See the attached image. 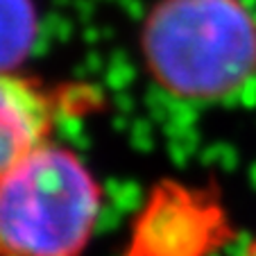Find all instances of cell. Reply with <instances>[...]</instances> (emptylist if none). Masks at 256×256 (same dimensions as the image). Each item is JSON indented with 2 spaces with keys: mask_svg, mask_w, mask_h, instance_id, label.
<instances>
[{
  "mask_svg": "<svg viewBox=\"0 0 256 256\" xmlns=\"http://www.w3.org/2000/svg\"><path fill=\"white\" fill-rule=\"evenodd\" d=\"M140 46L156 82L184 98L229 96L256 75V20L240 0H161Z\"/></svg>",
  "mask_w": 256,
  "mask_h": 256,
  "instance_id": "6da1fadb",
  "label": "cell"
},
{
  "mask_svg": "<svg viewBox=\"0 0 256 256\" xmlns=\"http://www.w3.org/2000/svg\"><path fill=\"white\" fill-rule=\"evenodd\" d=\"M102 190L75 152L46 140L0 182V256H80Z\"/></svg>",
  "mask_w": 256,
  "mask_h": 256,
  "instance_id": "7a4b0ae2",
  "label": "cell"
},
{
  "mask_svg": "<svg viewBox=\"0 0 256 256\" xmlns=\"http://www.w3.org/2000/svg\"><path fill=\"white\" fill-rule=\"evenodd\" d=\"M66 109L70 106L59 91L0 70V182L18 161L50 140Z\"/></svg>",
  "mask_w": 256,
  "mask_h": 256,
  "instance_id": "3957f363",
  "label": "cell"
},
{
  "mask_svg": "<svg viewBox=\"0 0 256 256\" xmlns=\"http://www.w3.org/2000/svg\"><path fill=\"white\" fill-rule=\"evenodd\" d=\"M32 23L28 0H0V70L14 68L28 52Z\"/></svg>",
  "mask_w": 256,
  "mask_h": 256,
  "instance_id": "277c9868",
  "label": "cell"
},
{
  "mask_svg": "<svg viewBox=\"0 0 256 256\" xmlns=\"http://www.w3.org/2000/svg\"><path fill=\"white\" fill-rule=\"evenodd\" d=\"M242 256H256V240L250 242V247H247L245 252H242Z\"/></svg>",
  "mask_w": 256,
  "mask_h": 256,
  "instance_id": "5b68a950",
  "label": "cell"
}]
</instances>
